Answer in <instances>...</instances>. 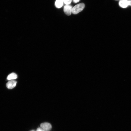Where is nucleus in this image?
<instances>
[{
    "instance_id": "obj_8",
    "label": "nucleus",
    "mask_w": 131,
    "mask_h": 131,
    "mask_svg": "<svg viewBox=\"0 0 131 131\" xmlns=\"http://www.w3.org/2000/svg\"><path fill=\"white\" fill-rule=\"evenodd\" d=\"M64 3L66 5H70L72 1V0H63Z\"/></svg>"
},
{
    "instance_id": "obj_12",
    "label": "nucleus",
    "mask_w": 131,
    "mask_h": 131,
    "mask_svg": "<svg viewBox=\"0 0 131 131\" xmlns=\"http://www.w3.org/2000/svg\"><path fill=\"white\" fill-rule=\"evenodd\" d=\"M115 0L118 1L119 0Z\"/></svg>"
},
{
    "instance_id": "obj_10",
    "label": "nucleus",
    "mask_w": 131,
    "mask_h": 131,
    "mask_svg": "<svg viewBox=\"0 0 131 131\" xmlns=\"http://www.w3.org/2000/svg\"><path fill=\"white\" fill-rule=\"evenodd\" d=\"M80 0H73V2L74 3H77Z\"/></svg>"
},
{
    "instance_id": "obj_14",
    "label": "nucleus",
    "mask_w": 131,
    "mask_h": 131,
    "mask_svg": "<svg viewBox=\"0 0 131 131\" xmlns=\"http://www.w3.org/2000/svg\"></svg>"
},
{
    "instance_id": "obj_1",
    "label": "nucleus",
    "mask_w": 131,
    "mask_h": 131,
    "mask_svg": "<svg viewBox=\"0 0 131 131\" xmlns=\"http://www.w3.org/2000/svg\"><path fill=\"white\" fill-rule=\"evenodd\" d=\"M85 7V4L83 3H81L77 4L72 8V13L74 14H77L82 11Z\"/></svg>"
},
{
    "instance_id": "obj_7",
    "label": "nucleus",
    "mask_w": 131,
    "mask_h": 131,
    "mask_svg": "<svg viewBox=\"0 0 131 131\" xmlns=\"http://www.w3.org/2000/svg\"><path fill=\"white\" fill-rule=\"evenodd\" d=\"M64 3L63 0H56L55 5L57 8H60L62 7Z\"/></svg>"
},
{
    "instance_id": "obj_4",
    "label": "nucleus",
    "mask_w": 131,
    "mask_h": 131,
    "mask_svg": "<svg viewBox=\"0 0 131 131\" xmlns=\"http://www.w3.org/2000/svg\"><path fill=\"white\" fill-rule=\"evenodd\" d=\"M17 82L14 80H10L6 84L7 87L9 89H12L16 86Z\"/></svg>"
},
{
    "instance_id": "obj_6",
    "label": "nucleus",
    "mask_w": 131,
    "mask_h": 131,
    "mask_svg": "<svg viewBox=\"0 0 131 131\" xmlns=\"http://www.w3.org/2000/svg\"><path fill=\"white\" fill-rule=\"evenodd\" d=\"M17 75L16 74L14 73H12L7 76V79L9 80H14L17 79Z\"/></svg>"
},
{
    "instance_id": "obj_9",
    "label": "nucleus",
    "mask_w": 131,
    "mask_h": 131,
    "mask_svg": "<svg viewBox=\"0 0 131 131\" xmlns=\"http://www.w3.org/2000/svg\"><path fill=\"white\" fill-rule=\"evenodd\" d=\"M36 131H44L41 128H38L37 130Z\"/></svg>"
},
{
    "instance_id": "obj_13",
    "label": "nucleus",
    "mask_w": 131,
    "mask_h": 131,
    "mask_svg": "<svg viewBox=\"0 0 131 131\" xmlns=\"http://www.w3.org/2000/svg\"></svg>"
},
{
    "instance_id": "obj_3",
    "label": "nucleus",
    "mask_w": 131,
    "mask_h": 131,
    "mask_svg": "<svg viewBox=\"0 0 131 131\" xmlns=\"http://www.w3.org/2000/svg\"><path fill=\"white\" fill-rule=\"evenodd\" d=\"M72 7L70 5H66L64 7V12L68 16L70 15L72 13Z\"/></svg>"
},
{
    "instance_id": "obj_5",
    "label": "nucleus",
    "mask_w": 131,
    "mask_h": 131,
    "mask_svg": "<svg viewBox=\"0 0 131 131\" xmlns=\"http://www.w3.org/2000/svg\"><path fill=\"white\" fill-rule=\"evenodd\" d=\"M119 4L123 8H126L128 5V1L127 0H120Z\"/></svg>"
},
{
    "instance_id": "obj_2",
    "label": "nucleus",
    "mask_w": 131,
    "mask_h": 131,
    "mask_svg": "<svg viewBox=\"0 0 131 131\" xmlns=\"http://www.w3.org/2000/svg\"><path fill=\"white\" fill-rule=\"evenodd\" d=\"M40 128L44 131H48L51 129L52 127L50 123L44 122L42 123L41 124Z\"/></svg>"
},
{
    "instance_id": "obj_11",
    "label": "nucleus",
    "mask_w": 131,
    "mask_h": 131,
    "mask_svg": "<svg viewBox=\"0 0 131 131\" xmlns=\"http://www.w3.org/2000/svg\"><path fill=\"white\" fill-rule=\"evenodd\" d=\"M128 5L131 6V1H128Z\"/></svg>"
}]
</instances>
